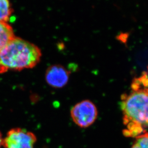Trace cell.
Here are the masks:
<instances>
[{
  "label": "cell",
  "instance_id": "cell-1",
  "mask_svg": "<svg viewBox=\"0 0 148 148\" xmlns=\"http://www.w3.org/2000/svg\"><path fill=\"white\" fill-rule=\"evenodd\" d=\"M125 136L136 137L146 132L148 127V88L133 81L131 90L121 96Z\"/></svg>",
  "mask_w": 148,
  "mask_h": 148
},
{
  "label": "cell",
  "instance_id": "cell-2",
  "mask_svg": "<svg viewBox=\"0 0 148 148\" xmlns=\"http://www.w3.org/2000/svg\"><path fill=\"white\" fill-rule=\"evenodd\" d=\"M41 55L36 45L15 37L0 51V74L32 69L40 62Z\"/></svg>",
  "mask_w": 148,
  "mask_h": 148
},
{
  "label": "cell",
  "instance_id": "cell-3",
  "mask_svg": "<svg viewBox=\"0 0 148 148\" xmlns=\"http://www.w3.org/2000/svg\"><path fill=\"white\" fill-rule=\"evenodd\" d=\"M70 115L75 125L81 128H87L95 121L98 111L92 102L84 100L77 103L72 108Z\"/></svg>",
  "mask_w": 148,
  "mask_h": 148
},
{
  "label": "cell",
  "instance_id": "cell-4",
  "mask_svg": "<svg viewBox=\"0 0 148 148\" xmlns=\"http://www.w3.org/2000/svg\"><path fill=\"white\" fill-rule=\"evenodd\" d=\"M37 138L33 133L21 128L12 129L3 140L5 148H34Z\"/></svg>",
  "mask_w": 148,
  "mask_h": 148
},
{
  "label": "cell",
  "instance_id": "cell-5",
  "mask_svg": "<svg viewBox=\"0 0 148 148\" xmlns=\"http://www.w3.org/2000/svg\"><path fill=\"white\" fill-rule=\"evenodd\" d=\"M69 72L62 66H51L46 72L45 79L48 84L55 88H61L66 85L69 78Z\"/></svg>",
  "mask_w": 148,
  "mask_h": 148
},
{
  "label": "cell",
  "instance_id": "cell-6",
  "mask_svg": "<svg viewBox=\"0 0 148 148\" xmlns=\"http://www.w3.org/2000/svg\"><path fill=\"white\" fill-rule=\"evenodd\" d=\"M15 37L11 26L7 22L0 21V51Z\"/></svg>",
  "mask_w": 148,
  "mask_h": 148
},
{
  "label": "cell",
  "instance_id": "cell-7",
  "mask_svg": "<svg viewBox=\"0 0 148 148\" xmlns=\"http://www.w3.org/2000/svg\"><path fill=\"white\" fill-rule=\"evenodd\" d=\"M13 13L9 0H0V21L7 22Z\"/></svg>",
  "mask_w": 148,
  "mask_h": 148
},
{
  "label": "cell",
  "instance_id": "cell-8",
  "mask_svg": "<svg viewBox=\"0 0 148 148\" xmlns=\"http://www.w3.org/2000/svg\"><path fill=\"white\" fill-rule=\"evenodd\" d=\"M131 148H148V132H145L136 137Z\"/></svg>",
  "mask_w": 148,
  "mask_h": 148
},
{
  "label": "cell",
  "instance_id": "cell-9",
  "mask_svg": "<svg viewBox=\"0 0 148 148\" xmlns=\"http://www.w3.org/2000/svg\"><path fill=\"white\" fill-rule=\"evenodd\" d=\"M134 81L141 87L148 88V66L147 71L143 72L140 77L135 78Z\"/></svg>",
  "mask_w": 148,
  "mask_h": 148
},
{
  "label": "cell",
  "instance_id": "cell-10",
  "mask_svg": "<svg viewBox=\"0 0 148 148\" xmlns=\"http://www.w3.org/2000/svg\"><path fill=\"white\" fill-rule=\"evenodd\" d=\"M3 139L2 135H1V132H0V148L1 147V145H3Z\"/></svg>",
  "mask_w": 148,
  "mask_h": 148
}]
</instances>
